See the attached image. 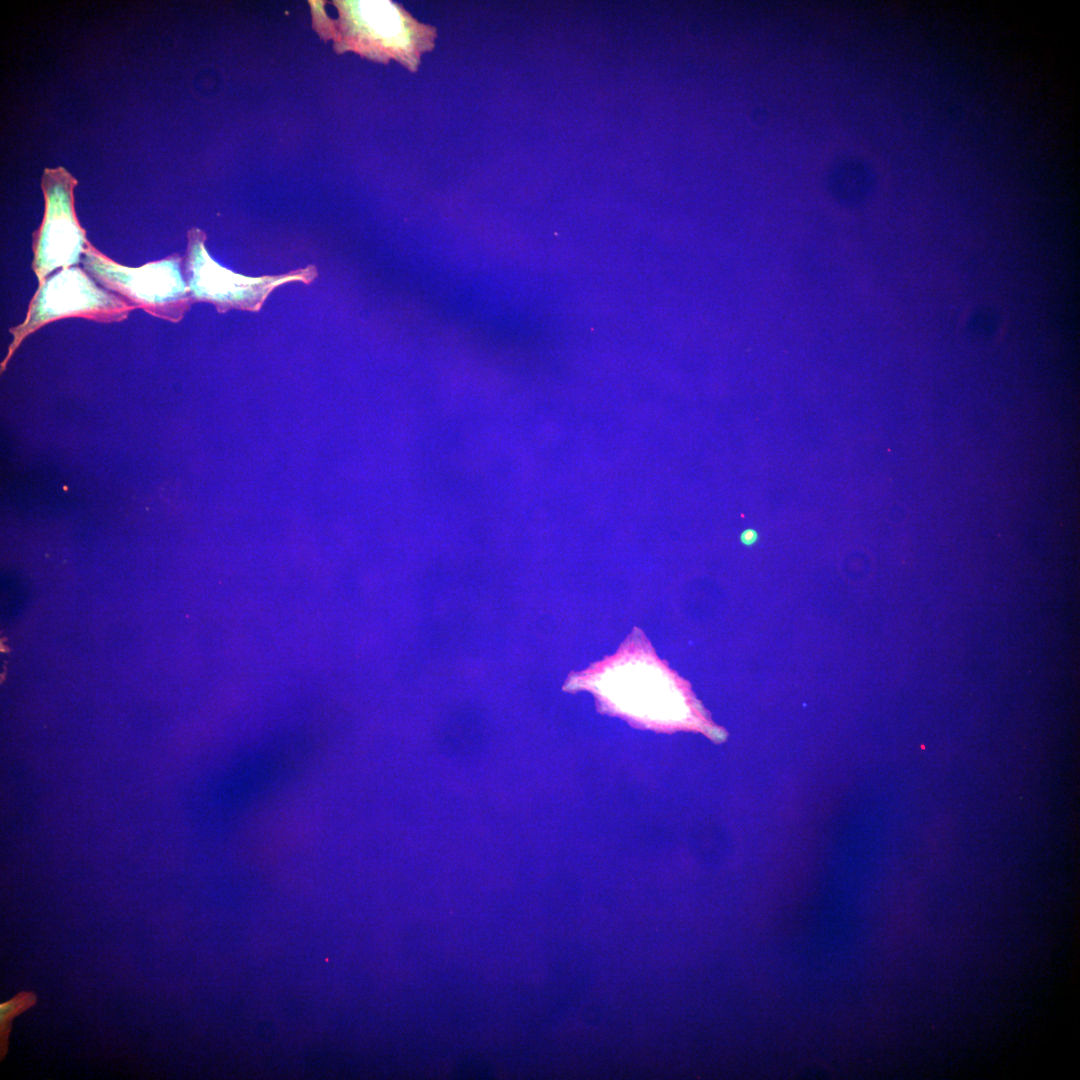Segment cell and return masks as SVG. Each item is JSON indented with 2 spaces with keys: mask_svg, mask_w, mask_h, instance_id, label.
<instances>
[{
  "mask_svg": "<svg viewBox=\"0 0 1080 1080\" xmlns=\"http://www.w3.org/2000/svg\"><path fill=\"white\" fill-rule=\"evenodd\" d=\"M205 240L202 230H189L184 273L192 301L211 302L220 313L230 309L258 311L276 287L293 281L309 284L318 274L314 265L274 276L236 274L210 257Z\"/></svg>",
  "mask_w": 1080,
  "mask_h": 1080,
  "instance_id": "4",
  "label": "cell"
},
{
  "mask_svg": "<svg viewBox=\"0 0 1080 1080\" xmlns=\"http://www.w3.org/2000/svg\"><path fill=\"white\" fill-rule=\"evenodd\" d=\"M740 539L744 545L750 546L755 544L758 539V534L753 529H746L742 532Z\"/></svg>",
  "mask_w": 1080,
  "mask_h": 1080,
  "instance_id": "7",
  "label": "cell"
},
{
  "mask_svg": "<svg viewBox=\"0 0 1080 1080\" xmlns=\"http://www.w3.org/2000/svg\"><path fill=\"white\" fill-rule=\"evenodd\" d=\"M338 45L341 51L387 63L393 59L416 72L424 53L435 47L437 29L418 21L403 6L391 1L335 2Z\"/></svg>",
  "mask_w": 1080,
  "mask_h": 1080,
  "instance_id": "1",
  "label": "cell"
},
{
  "mask_svg": "<svg viewBox=\"0 0 1080 1080\" xmlns=\"http://www.w3.org/2000/svg\"><path fill=\"white\" fill-rule=\"evenodd\" d=\"M36 1002L37 995L33 991H21L11 999L0 1003V1061L8 1052L12 1020L33 1007Z\"/></svg>",
  "mask_w": 1080,
  "mask_h": 1080,
  "instance_id": "6",
  "label": "cell"
},
{
  "mask_svg": "<svg viewBox=\"0 0 1080 1080\" xmlns=\"http://www.w3.org/2000/svg\"><path fill=\"white\" fill-rule=\"evenodd\" d=\"M182 261L173 254L140 267H127L90 242L82 256L85 271L104 288L118 293L135 308L171 322H179L193 302L182 275Z\"/></svg>",
  "mask_w": 1080,
  "mask_h": 1080,
  "instance_id": "3",
  "label": "cell"
},
{
  "mask_svg": "<svg viewBox=\"0 0 1080 1080\" xmlns=\"http://www.w3.org/2000/svg\"><path fill=\"white\" fill-rule=\"evenodd\" d=\"M77 180L64 168H46L41 187L45 212L33 234L32 268L41 284L56 269L76 266L89 241L74 209Z\"/></svg>",
  "mask_w": 1080,
  "mask_h": 1080,
  "instance_id": "5",
  "label": "cell"
},
{
  "mask_svg": "<svg viewBox=\"0 0 1080 1080\" xmlns=\"http://www.w3.org/2000/svg\"><path fill=\"white\" fill-rule=\"evenodd\" d=\"M135 309L126 299L96 284L86 271L77 266L60 269L47 277L32 297L24 321L11 328L12 342L1 363V373L22 341L49 322L81 317L110 323L128 317Z\"/></svg>",
  "mask_w": 1080,
  "mask_h": 1080,
  "instance_id": "2",
  "label": "cell"
}]
</instances>
